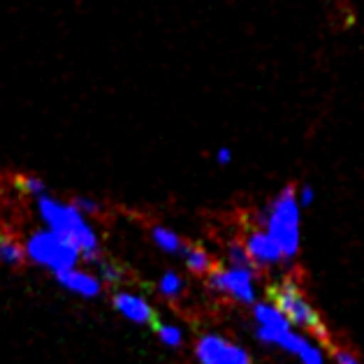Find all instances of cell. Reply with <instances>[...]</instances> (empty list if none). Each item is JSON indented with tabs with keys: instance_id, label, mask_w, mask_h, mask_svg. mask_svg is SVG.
Here are the masks:
<instances>
[{
	"instance_id": "16",
	"label": "cell",
	"mask_w": 364,
	"mask_h": 364,
	"mask_svg": "<svg viewBox=\"0 0 364 364\" xmlns=\"http://www.w3.org/2000/svg\"><path fill=\"white\" fill-rule=\"evenodd\" d=\"M16 191L26 198H40V195H47L49 188L40 176H33V174H26V176H16Z\"/></svg>"
},
{
	"instance_id": "22",
	"label": "cell",
	"mask_w": 364,
	"mask_h": 364,
	"mask_svg": "<svg viewBox=\"0 0 364 364\" xmlns=\"http://www.w3.org/2000/svg\"><path fill=\"white\" fill-rule=\"evenodd\" d=\"M314 198H316V193H314V186H301L299 188V195H297V204L299 207H311L314 204Z\"/></svg>"
},
{
	"instance_id": "17",
	"label": "cell",
	"mask_w": 364,
	"mask_h": 364,
	"mask_svg": "<svg viewBox=\"0 0 364 364\" xmlns=\"http://www.w3.org/2000/svg\"><path fill=\"white\" fill-rule=\"evenodd\" d=\"M158 290H161V295L167 297V299H176L183 292V279L179 277L176 272H165L161 281H158Z\"/></svg>"
},
{
	"instance_id": "18",
	"label": "cell",
	"mask_w": 364,
	"mask_h": 364,
	"mask_svg": "<svg viewBox=\"0 0 364 364\" xmlns=\"http://www.w3.org/2000/svg\"><path fill=\"white\" fill-rule=\"evenodd\" d=\"M154 332L158 334V339H161L165 346H170V348H179L183 343V332H181V327H176V325L158 321L154 325Z\"/></svg>"
},
{
	"instance_id": "11",
	"label": "cell",
	"mask_w": 364,
	"mask_h": 364,
	"mask_svg": "<svg viewBox=\"0 0 364 364\" xmlns=\"http://www.w3.org/2000/svg\"><path fill=\"white\" fill-rule=\"evenodd\" d=\"M277 348L286 350L290 355H295V358L301 362V364H325V355L323 350L318 348L314 341H309V336L299 334L295 330H290L283 339L277 343Z\"/></svg>"
},
{
	"instance_id": "1",
	"label": "cell",
	"mask_w": 364,
	"mask_h": 364,
	"mask_svg": "<svg viewBox=\"0 0 364 364\" xmlns=\"http://www.w3.org/2000/svg\"><path fill=\"white\" fill-rule=\"evenodd\" d=\"M35 209L42 220L44 230L54 232L58 237L68 239L70 244H75L82 253L84 262L88 264H100L102 251H100V239H97L95 230L91 223L73 207L70 202H60L54 195H40L35 198Z\"/></svg>"
},
{
	"instance_id": "15",
	"label": "cell",
	"mask_w": 364,
	"mask_h": 364,
	"mask_svg": "<svg viewBox=\"0 0 364 364\" xmlns=\"http://www.w3.org/2000/svg\"><path fill=\"white\" fill-rule=\"evenodd\" d=\"M225 253H228V262H230V267L253 269V272H255L253 262H251V257H248V251H246L244 242H239V239H232V242H228Z\"/></svg>"
},
{
	"instance_id": "20",
	"label": "cell",
	"mask_w": 364,
	"mask_h": 364,
	"mask_svg": "<svg viewBox=\"0 0 364 364\" xmlns=\"http://www.w3.org/2000/svg\"><path fill=\"white\" fill-rule=\"evenodd\" d=\"M73 207L79 211L82 216H97L100 214V204H97L95 200H91V198H82V195H77V198H73Z\"/></svg>"
},
{
	"instance_id": "5",
	"label": "cell",
	"mask_w": 364,
	"mask_h": 364,
	"mask_svg": "<svg viewBox=\"0 0 364 364\" xmlns=\"http://www.w3.org/2000/svg\"><path fill=\"white\" fill-rule=\"evenodd\" d=\"M207 288L220 292V295H228L237 299L239 304L253 306L257 297H255V272L253 269H239V267H216L211 269L207 277Z\"/></svg>"
},
{
	"instance_id": "9",
	"label": "cell",
	"mask_w": 364,
	"mask_h": 364,
	"mask_svg": "<svg viewBox=\"0 0 364 364\" xmlns=\"http://www.w3.org/2000/svg\"><path fill=\"white\" fill-rule=\"evenodd\" d=\"M112 304L121 316H126L128 321L135 323V325H149L151 330H154V325L161 321L158 314L154 311V306H151L144 297L132 295V292H117Z\"/></svg>"
},
{
	"instance_id": "13",
	"label": "cell",
	"mask_w": 364,
	"mask_h": 364,
	"mask_svg": "<svg viewBox=\"0 0 364 364\" xmlns=\"http://www.w3.org/2000/svg\"><path fill=\"white\" fill-rule=\"evenodd\" d=\"M181 257H183V264L188 267V272L198 274V277H207V274L216 267L214 260H211V255L198 244H186L181 251Z\"/></svg>"
},
{
	"instance_id": "4",
	"label": "cell",
	"mask_w": 364,
	"mask_h": 364,
	"mask_svg": "<svg viewBox=\"0 0 364 364\" xmlns=\"http://www.w3.org/2000/svg\"><path fill=\"white\" fill-rule=\"evenodd\" d=\"M23 253L28 262L38 264L42 269H49L51 274L75 269L82 260V253L75 244H70L68 239L44 228L28 235V239L23 242Z\"/></svg>"
},
{
	"instance_id": "2",
	"label": "cell",
	"mask_w": 364,
	"mask_h": 364,
	"mask_svg": "<svg viewBox=\"0 0 364 364\" xmlns=\"http://www.w3.org/2000/svg\"><path fill=\"white\" fill-rule=\"evenodd\" d=\"M255 220L277 242L283 260H295L299 253V204L295 186H286L267 207L257 211Z\"/></svg>"
},
{
	"instance_id": "10",
	"label": "cell",
	"mask_w": 364,
	"mask_h": 364,
	"mask_svg": "<svg viewBox=\"0 0 364 364\" xmlns=\"http://www.w3.org/2000/svg\"><path fill=\"white\" fill-rule=\"evenodd\" d=\"M54 279L60 288H65L70 292H75L79 297H88L93 299L102 292V283L97 277L93 274H88L84 269H68V272H60V274H54Z\"/></svg>"
},
{
	"instance_id": "19",
	"label": "cell",
	"mask_w": 364,
	"mask_h": 364,
	"mask_svg": "<svg viewBox=\"0 0 364 364\" xmlns=\"http://www.w3.org/2000/svg\"><path fill=\"white\" fill-rule=\"evenodd\" d=\"M100 274H102V281H107V283H123V279H126V272H123L121 264L117 262H112V260H100Z\"/></svg>"
},
{
	"instance_id": "6",
	"label": "cell",
	"mask_w": 364,
	"mask_h": 364,
	"mask_svg": "<svg viewBox=\"0 0 364 364\" xmlns=\"http://www.w3.org/2000/svg\"><path fill=\"white\" fill-rule=\"evenodd\" d=\"M195 355L200 364H253L239 343L223 339L220 334H202L195 343Z\"/></svg>"
},
{
	"instance_id": "7",
	"label": "cell",
	"mask_w": 364,
	"mask_h": 364,
	"mask_svg": "<svg viewBox=\"0 0 364 364\" xmlns=\"http://www.w3.org/2000/svg\"><path fill=\"white\" fill-rule=\"evenodd\" d=\"M253 321H255L257 341L269 343V346H277L283 336L292 330V325L286 321V316H283L277 306H272L269 301H255Z\"/></svg>"
},
{
	"instance_id": "21",
	"label": "cell",
	"mask_w": 364,
	"mask_h": 364,
	"mask_svg": "<svg viewBox=\"0 0 364 364\" xmlns=\"http://www.w3.org/2000/svg\"><path fill=\"white\" fill-rule=\"evenodd\" d=\"M334 360H336V364H362L358 355L346 350V348H336L334 350Z\"/></svg>"
},
{
	"instance_id": "8",
	"label": "cell",
	"mask_w": 364,
	"mask_h": 364,
	"mask_svg": "<svg viewBox=\"0 0 364 364\" xmlns=\"http://www.w3.org/2000/svg\"><path fill=\"white\" fill-rule=\"evenodd\" d=\"M244 246H246V251H248V257H251L253 267L267 269V267H274V264L283 262L281 248L267 235V230H251L248 237H246Z\"/></svg>"
},
{
	"instance_id": "14",
	"label": "cell",
	"mask_w": 364,
	"mask_h": 364,
	"mask_svg": "<svg viewBox=\"0 0 364 364\" xmlns=\"http://www.w3.org/2000/svg\"><path fill=\"white\" fill-rule=\"evenodd\" d=\"M151 239H154V244L161 248V251L170 253V255H181L186 242L174 232V230L165 228V225H154L151 228Z\"/></svg>"
},
{
	"instance_id": "3",
	"label": "cell",
	"mask_w": 364,
	"mask_h": 364,
	"mask_svg": "<svg viewBox=\"0 0 364 364\" xmlns=\"http://www.w3.org/2000/svg\"><path fill=\"white\" fill-rule=\"evenodd\" d=\"M267 299L272 306H277L286 321L295 327H301V330H309L314 336H318L321 341L330 343V330H327L325 321L321 318V314L316 311V306L306 299L304 290L295 281V279H283L279 283H269L267 286Z\"/></svg>"
},
{
	"instance_id": "23",
	"label": "cell",
	"mask_w": 364,
	"mask_h": 364,
	"mask_svg": "<svg viewBox=\"0 0 364 364\" xmlns=\"http://www.w3.org/2000/svg\"><path fill=\"white\" fill-rule=\"evenodd\" d=\"M216 161L220 165H228L230 161H232V154H230V149H220L218 154H216Z\"/></svg>"
},
{
	"instance_id": "12",
	"label": "cell",
	"mask_w": 364,
	"mask_h": 364,
	"mask_svg": "<svg viewBox=\"0 0 364 364\" xmlns=\"http://www.w3.org/2000/svg\"><path fill=\"white\" fill-rule=\"evenodd\" d=\"M26 262L23 242L16 235L0 230V264L3 267H21Z\"/></svg>"
}]
</instances>
